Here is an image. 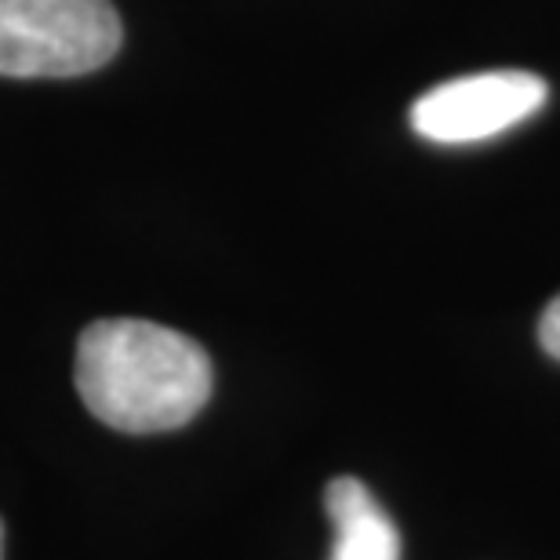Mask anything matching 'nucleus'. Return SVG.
Wrapping results in <instances>:
<instances>
[{"label": "nucleus", "instance_id": "f257e3e1", "mask_svg": "<svg viewBox=\"0 0 560 560\" xmlns=\"http://www.w3.org/2000/svg\"><path fill=\"white\" fill-rule=\"evenodd\" d=\"M77 394L117 433H167L200 416L211 397L205 346L139 317L95 320L77 342Z\"/></svg>", "mask_w": 560, "mask_h": 560}, {"label": "nucleus", "instance_id": "39448f33", "mask_svg": "<svg viewBox=\"0 0 560 560\" xmlns=\"http://www.w3.org/2000/svg\"><path fill=\"white\" fill-rule=\"evenodd\" d=\"M539 342H542L546 353L560 361V295L542 313V320H539Z\"/></svg>", "mask_w": 560, "mask_h": 560}, {"label": "nucleus", "instance_id": "f03ea898", "mask_svg": "<svg viewBox=\"0 0 560 560\" xmlns=\"http://www.w3.org/2000/svg\"><path fill=\"white\" fill-rule=\"evenodd\" d=\"M114 0H0V77H81L120 51Z\"/></svg>", "mask_w": 560, "mask_h": 560}, {"label": "nucleus", "instance_id": "20e7f679", "mask_svg": "<svg viewBox=\"0 0 560 560\" xmlns=\"http://www.w3.org/2000/svg\"><path fill=\"white\" fill-rule=\"evenodd\" d=\"M335 528L331 560H400V532L357 477H335L324 491Z\"/></svg>", "mask_w": 560, "mask_h": 560}, {"label": "nucleus", "instance_id": "423d86ee", "mask_svg": "<svg viewBox=\"0 0 560 560\" xmlns=\"http://www.w3.org/2000/svg\"><path fill=\"white\" fill-rule=\"evenodd\" d=\"M0 560H4V524H0Z\"/></svg>", "mask_w": 560, "mask_h": 560}, {"label": "nucleus", "instance_id": "7ed1b4c3", "mask_svg": "<svg viewBox=\"0 0 560 560\" xmlns=\"http://www.w3.org/2000/svg\"><path fill=\"white\" fill-rule=\"evenodd\" d=\"M550 98L542 77L528 70H491L430 88L411 106V128L425 142L466 145L495 139L535 117Z\"/></svg>", "mask_w": 560, "mask_h": 560}]
</instances>
